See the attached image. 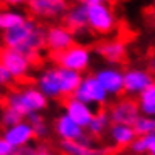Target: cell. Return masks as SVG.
I'll return each mask as SVG.
<instances>
[{"label":"cell","instance_id":"obj_2","mask_svg":"<svg viewBox=\"0 0 155 155\" xmlns=\"http://www.w3.org/2000/svg\"><path fill=\"white\" fill-rule=\"evenodd\" d=\"M7 108L15 110L22 118L32 113H42L49 105V100L39 91L35 86H24L20 89L10 91L5 96Z\"/></svg>","mask_w":155,"mask_h":155},{"label":"cell","instance_id":"obj_34","mask_svg":"<svg viewBox=\"0 0 155 155\" xmlns=\"http://www.w3.org/2000/svg\"><path fill=\"white\" fill-rule=\"evenodd\" d=\"M5 49V46H4V37H2V34H0V52Z\"/></svg>","mask_w":155,"mask_h":155},{"label":"cell","instance_id":"obj_26","mask_svg":"<svg viewBox=\"0 0 155 155\" xmlns=\"http://www.w3.org/2000/svg\"><path fill=\"white\" fill-rule=\"evenodd\" d=\"M0 120H2V125H4L5 128H7V127H12V125H15V123H19V121H22L24 118H22V116H20L17 111H15V110L7 108V106H5V108L2 110Z\"/></svg>","mask_w":155,"mask_h":155},{"label":"cell","instance_id":"obj_20","mask_svg":"<svg viewBox=\"0 0 155 155\" xmlns=\"http://www.w3.org/2000/svg\"><path fill=\"white\" fill-rule=\"evenodd\" d=\"M56 71H58V79H59V88H61V96H73V93L76 91L78 84L81 81L83 74H78L74 71L64 69V68L56 66Z\"/></svg>","mask_w":155,"mask_h":155},{"label":"cell","instance_id":"obj_21","mask_svg":"<svg viewBox=\"0 0 155 155\" xmlns=\"http://www.w3.org/2000/svg\"><path fill=\"white\" fill-rule=\"evenodd\" d=\"M25 20H27V15L17 8H0V34H5L12 29L19 27Z\"/></svg>","mask_w":155,"mask_h":155},{"label":"cell","instance_id":"obj_13","mask_svg":"<svg viewBox=\"0 0 155 155\" xmlns=\"http://www.w3.org/2000/svg\"><path fill=\"white\" fill-rule=\"evenodd\" d=\"M35 88H37L47 100H58V98H62L56 66L46 68V69H42L37 76H35Z\"/></svg>","mask_w":155,"mask_h":155},{"label":"cell","instance_id":"obj_19","mask_svg":"<svg viewBox=\"0 0 155 155\" xmlns=\"http://www.w3.org/2000/svg\"><path fill=\"white\" fill-rule=\"evenodd\" d=\"M135 132L130 125L111 123L108 128V138L115 147H128L135 138Z\"/></svg>","mask_w":155,"mask_h":155},{"label":"cell","instance_id":"obj_24","mask_svg":"<svg viewBox=\"0 0 155 155\" xmlns=\"http://www.w3.org/2000/svg\"><path fill=\"white\" fill-rule=\"evenodd\" d=\"M128 147H130V150L133 153H138V155L155 153V133L143 135V137H135L133 142Z\"/></svg>","mask_w":155,"mask_h":155},{"label":"cell","instance_id":"obj_10","mask_svg":"<svg viewBox=\"0 0 155 155\" xmlns=\"http://www.w3.org/2000/svg\"><path fill=\"white\" fill-rule=\"evenodd\" d=\"M106 113H108V118L111 123L130 125V127L137 120V116L140 115L137 101L133 98H120V100H116Z\"/></svg>","mask_w":155,"mask_h":155},{"label":"cell","instance_id":"obj_9","mask_svg":"<svg viewBox=\"0 0 155 155\" xmlns=\"http://www.w3.org/2000/svg\"><path fill=\"white\" fill-rule=\"evenodd\" d=\"M150 84H153L150 71L143 68H132L123 71V93H127L128 96H138Z\"/></svg>","mask_w":155,"mask_h":155},{"label":"cell","instance_id":"obj_6","mask_svg":"<svg viewBox=\"0 0 155 155\" xmlns=\"http://www.w3.org/2000/svg\"><path fill=\"white\" fill-rule=\"evenodd\" d=\"M0 64L12 74L14 79H24L31 74L32 69V59L27 58L25 54L19 52L14 49H7L5 47L0 52Z\"/></svg>","mask_w":155,"mask_h":155},{"label":"cell","instance_id":"obj_8","mask_svg":"<svg viewBox=\"0 0 155 155\" xmlns=\"http://www.w3.org/2000/svg\"><path fill=\"white\" fill-rule=\"evenodd\" d=\"M25 5L31 15L51 20L64 15V12L69 7V0H27Z\"/></svg>","mask_w":155,"mask_h":155},{"label":"cell","instance_id":"obj_3","mask_svg":"<svg viewBox=\"0 0 155 155\" xmlns=\"http://www.w3.org/2000/svg\"><path fill=\"white\" fill-rule=\"evenodd\" d=\"M56 62H58L59 68H64V69L74 71L78 74H84L86 71L91 66V61H93V52L88 46L84 44H76L74 42L71 47L64 49L62 52H58L54 56Z\"/></svg>","mask_w":155,"mask_h":155},{"label":"cell","instance_id":"obj_11","mask_svg":"<svg viewBox=\"0 0 155 155\" xmlns=\"http://www.w3.org/2000/svg\"><path fill=\"white\" fill-rule=\"evenodd\" d=\"M74 44V34L64 25H51L44 31V47L51 52H62Z\"/></svg>","mask_w":155,"mask_h":155},{"label":"cell","instance_id":"obj_30","mask_svg":"<svg viewBox=\"0 0 155 155\" xmlns=\"http://www.w3.org/2000/svg\"><path fill=\"white\" fill-rule=\"evenodd\" d=\"M14 148H12L10 143H7L2 137H0V155H14Z\"/></svg>","mask_w":155,"mask_h":155},{"label":"cell","instance_id":"obj_1","mask_svg":"<svg viewBox=\"0 0 155 155\" xmlns=\"http://www.w3.org/2000/svg\"><path fill=\"white\" fill-rule=\"evenodd\" d=\"M2 37L7 49L19 51L31 59H34L44 47V29L32 19H27L19 27L2 34Z\"/></svg>","mask_w":155,"mask_h":155},{"label":"cell","instance_id":"obj_28","mask_svg":"<svg viewBox=\"0 0 155 155\" xmlns=\"http://www.w3.org/2000/svg\"><path fill=\"white\" fill-rule=\"evenodd\" d=\"M14 81H15V79L12 78V74L0 64V88H2V86H10Z\"/></svg>","mask_w":155,"mask_h":155},{"label":"cell","instance_id":"obj_7","mask_svg":"<svg viewBox=\"0 0 155 155\" xmlns=\"http://www.w3.org/2000/svg\"><path fill=\"white\" fill-rule=\"evenodd\" d=\"M93 76L108 96H120L123 93V71L118 66H103L94 71Z\"/></svg>","mask_w":155,"mask_h":155},{"label":"cell","instance_id":"obj_17","mask_svg":"<svg viewBox=\"0 0 155 155\" xmlns=\"http://www.w3.org/2000/svg\"><path fill=\"white\" fill-rule=\"evenodd\" d=\"M59 148L64 155H105V150L93 145L88 138L76 142H61Z\"/></svg>","mask_w":155,"mask_h":155},{"label":"cell","instance_id":"obj_4","mask_svg":"<svg viewBox=\"0 0 155 155\" xmlns=\"http://www.w3.org/2000/svg\"><path fill=\"white\" fill-rule=\"evenodd\" d=\"M86 27L100 35H108L116 29V15L108 4L86 7Z\"/></svg>","mask_w":155,"mask_h":155},{"label":"cell","instance_id":"obj_23","mask_svg":"<svg viewBox=\"0 0 155 155\" xmlns=\"http://www.w3.org/2000/svg\"><path fill=\"white\" fill-rule=\"evenodd\" d=\"M110 125H111V121H110V118H108V113L101 110V111H94L93 118L89 120L88 127H86L84 130L91 137H101L108 132Z\"/></svg>","mask_w":155,"mask_h":155},{"label":"cell","instance_id":"obj_18","mask_svg":"<svg viewBox=\"0 0 155 155\" xmlns=\"http://www.w3.org/2000/svg\"><path fill=\"white\" fill-rule=\"evenodd\" d=\"M64 27L69 29L71 32H78V31H83L86 27V7L78 2V4L68 7V10L64 12Z\"/></svg>","mask_w":155,"mask_h":155},{"label":"cell","instance_id":"obj_29","mask_svg":"<svg viewBox=\"0 0 155 155\" xmlns=\"http://www.w3.org/2000/svg\"><path fill=\"white\" fill-rule=\"evenodd\" d=\"M14 155H37V148L34 145H27V147H22V148H17L14 152Z\"/></svg>","mask_w":155,"mask_h":155},{"label":"cell","instance_id":"obj_32","mask_svg":"<svg viewBox=\"0 0 155 155\" xmlns=\"http://www.w3.org/2000/svg\"><path fill=\"white\" fill-rule=\"evenodd\" d=\"M35 148H37V155H59L58 152L51 150L47 147H35Z\"/></svg>","mask_w":155,"mask_h":155},{"label":"cell","instance_id":"obj_33","mask_svg":"<svg viewBox=\"0 0 155 155\" xmlns=\"http://www.w3.org/2000/svg\"><path fill=\"white\" fill-rule=\"evenodd\" d=\"M108 0H81V4L84 7H93V5H100V4H106Z\"/></svg>","mask_w":155,"mask_h":155},{"label":"cell","instance_id":"obj_27","mask_svg":"<svg viewBox=\"0 0 155 155\" xmlns=\"http://www.w3.org/2000/svg\"><path fill=\"white\" fill-rule=\"evenodd\" d=\"M32 130H34L35 138H46V137L49 135V132H51V128H49V125L46 123V120H42L41 123H37V125H34Z\"/></svg>","mask_w":155,"mask_h":155},{"label":"cell","instance_id":"obj_31","mask_svg":"<svg viewBox=\"0 0 155 155\" xmlns=\"http://www.w3.org/2000/svg\"><path fill=\"white\" fill-rule=\"evenodd\" d=\"M4 4H7L10 8L14 7H19V5H24V4H27V0H2Z\"/></svg>","mask_w":155,"mask_h":155},{"label":"cell","instance_id":"obj_22","mask_svg":"<svg viewBox=\"0 0 155 155\" xmlns=\"http://www.w3.org/2000/svg\"><path fill=\"white\" fill-rule=\"evenodd\" d=\"M137 106H138L140 115L152 116L155 115V83L150 84L147 89H143L142 93L137 96Z\"/></svg>","mask_w":155,"mask_h":155},{"label":"cell","instance_id":"obj_5","mask_svg":"<svg viewBox=\"0 0 155 155\" xmlns=\"http://www.w3.org/2000/svg\"><path fill=\"white\" fill-rule=\"evenodd\" d=\"M73 98L86 103V105L91 106V108H94V106H98V108H100V106H105L110 100L106 91L100 86V83L96 81V78L91 73L81 76V81L78 84L76 91L73 93Z\"/></svg>","mask_w":155,"mask_h":155},{"label":"cell","instance_id":"obj_12","mask_svg":"<svg viewBox=\"0 0 155 155\" xmlns=\"http://www.w3.org/2000/svg\"><path fill=\"white\" fill-rule=\"evenodd\" d=\"M2 138H4L7 143H10L14 150H17V148L32 145L35 137H34L32 127L25 120H22V121H19V123L5 128L4 133H2Z\"/></svg>","mask_w":155,"mask_h":155},{"label":"cell","instance_id":"obj_16","mask_svg":"<svg viewBox=\"0 0 155 155\" xmlns=\"http://www.w3.org/2000/svg\"><path fill=\"white\" fill-rule=\"evenodd\" d=\"M96 52L106 62H110V66H115L127 56V44L121 39H106L96 46Z\"/></svg>","mask_w":155,"mask_h":155},{"label":"cell","instance_id":"obj_35","mask_svg":"<svg viewBox=\"0 0 155 155\" xmlns=\"http://www.w3.org/2000/svg\"><path fill=\"white\" fill-rule=\"evenodd\" d=\"M2 96H4V94H2V89H0V100H2Z\"/></svg>","mask_w":155,"mask_h":155},{"label":"cell","instance_id":"obj_25","mask_svg":"<svg viewBox=\"0 0 155 155\" xmlns=\"http://www.w3.org/2000/svg\"><path fill=\"white\" fill-rule=\"evenodd\" d=\"M133 132L137 137H143V135H150L155 133V120L152 116H145V115H138L137 120L132 125Z\"/></svg>","mask_w":155,"mask_h":155},{"label":"cell","instance_id":"obj_14","mask_svg":"<svg viewBox=\"0 0 155 155\" xmlns=\"http://www.w3.org/2000/svg\"><path fill=\"white\" fill-rule=\"evenodd\" d=\"M54 132L61 138V142H76V140L88 138L84 128H81L78 123H74L64 113H61L54 120Z\"/></svg>","mask_w":155,"mask_h":155},{"label":"cell","instance_id":"obj_15","mask_svg":"<svg viewBox=\"0 0 155 155\" xmlns=\"http://www.w3.org/2000/svg\"><path fill=\"white\" fill-rule=\"evenodd\" d=\"M62 113L68 115L74 123H78L81 128H86L88 123H89V120L93 118L94 110L91 108V106H88L86 103H83V101L69 96V98H66V101H64V111Z\"/></svg>","mask_w":155,"mask_h":155},{"label":"cell","instance_id":"obj_36","mask_svg":"<svg viewBox=\"0 0 155 155\" xmlns=\"http://www.w3.org/2000/svg\"><path fill=\"white\" fill-rule=\"evenodd\" d=\"M147 155H155V153H147Z\"/></svg>","mask_w":155,"mask_h":155}]
</instances>
